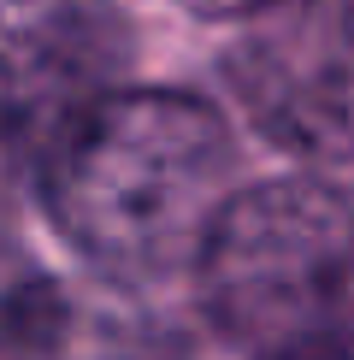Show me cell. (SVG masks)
<instances>
[{
  "instance_id": "52a82bcc",
  "label": "cell",
  "mask_w": 354,
  "mask_h": 360,
  "mask_svg": "<svg viewBox=\"0 0 354 360\" xmlns=\"http://www.w3.org/2000/svg\"><path fill=\"white\" fill-rule=\"evenodd\" d=\"M189 12H201V18H254L260 6H272V0H183Z\"/></svg>"
},
{
  "instance_id": "7a4b0ae2",
  "label": "cell",
  "mask_w": 354,
  "mask_h": 360,
  "mask_svg": "<svg viewBox=\"0 0 354 360\" xmlns=\"http://www.w3.org/2000/svg\"><path fill=\"white\" fill-rule=\"evenodd\" d=\"M195 272L213 325L260 360L354 331V207L313 177L230 189Z\"/></svg>"
},
{
  "instance_id": "3957f363",
  "label": "cell",
  "mask_w": 354,
  "mask_h": 360,
  "mask_svg": "<svg viewBox=\"0 0 354 360\" xmlns=\"http://www.w3.org/2000/svg\"><path fill=\"white\" fill-rule=\"evenodd\" d=\"M225 71L260 136L313 166H354V0L260 6Z\"/></svg>"
},
{
  "instance_id": "8992f818",
  "label": "cell",
  "mask_w": 354,
  "mask_h": 360,
  "mask_svg": "<svg viewBox=\"0 0 354 360\" xmlns=\"http://www.w3.org/2000/svg\"><path fill=\"white\" fill-rule=\"evenodd\" d=\"M266 360H354V331H331L313 342H295L284 354H266Z\"/></svg>"
},
{
  "instance_id": "5b68a950",
  "label": "cell",
  "mask_w": 354,
  "mask_h": 360,
  "mask_svg": "<svg viewBox=\"0 0 354 360\" xmlns=\"http://www.w3.org/2000/svg\"><path fill=\"white\" fill-rule=\"evenodd\" d=\"M77 307L59 283L29 278L0 295V360H77Z\"/></svg>"
},
{
  "instance_id": "6da1fadb",
  "label": "cell",
  "mask_w": 354,
  "mask_h": 360,
  "mask_svg": "<svg viewBox=\"0 0 354 360\" xmlns=\"http://www.w3.org/2000/svg\"><path fill=\"white\" fill-rule=\"evenodd\" d=\"M236 148L206 101L177 89H107L36 166L53 231L118 283L195 266L230 201Z\"/></svg>"
},
{
  "instance_id": "277c9868",
  "label": "cell",
  "mask_w": 354,
  "mask_h": 360,
  "mask_svg": "<svg viewBox=\"0 0 354 360\" xmlns=\"http://www.w3.org/2000/svg\"><path fill=\"white\" fill-rule=\"evenodd\" d=\"M124 65L130 30L112 0H0V177L36 172Z\"/></svg>"
}]
</instances>
